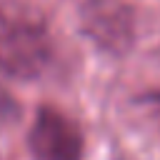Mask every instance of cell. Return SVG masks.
Segmentation results:
<instances>
[{"instance_id":"6da1fadb","label":"cell","mask_w":160,"mask_h":160,"mask_svg":"<svg viewBox=\"0 0 160 160\" xmlns=\"http://www.w3.org/2000/svg\"><path fill=\"white\" fill-rule=\"evenodd\" d=\"M52 32L42 12L22 2L0 5V70L15 80H35L52 62Z\"/></svg>"},{"instance_id":"7a4b0ae2","label":"cell","mask_w":160,"mask_h":160,"mask_svg":"<svg viewBox=\"0 0 160 160\" xmlns=\"http://www.w3.org/2000/svg\"><path fill=\"white\" fill-rule=\"evenodd\" d=\"M80 30L108 55H125L135 42V10L128 0H82Z\"/></svg>"},{"instance_id":"3957f363","label":"cell","mask_w":160,"mask_h":160,"mask_svg":"<svg viewBox=\"0 0 160 160\" xmlns=\"http://www.w3.org/2000/svg\"><path fill=\"white\" fill-rule=\"evenodd\" d=\"M28 150L35 160H82L85 135L68 112L40 105L28 130Z\"/></svg>"},{"instance_id":"277c9868","label":"cell","mask_w":160,"mask_h":160,"mask_svg":"<svg viewBox=\"0 0 160 160\" xmlns=\"http://www.w3.org/2000/svg\"><path fill=\"white\" fill-rule=\"evenodd\" d=\"M20 115H22L20 102L12 98V92L8 88L0 85V122H15Z\"/></svg>"}]
</instances>
